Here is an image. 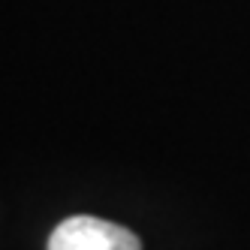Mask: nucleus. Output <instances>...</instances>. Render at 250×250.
I'll return each instance as SVG.
<instances>
[{
	"label": "nucleus",
	"instance_id": "f257e3e1",
	"mask_svg": "<svg viewBox=\"0 0 250 250\" xmlns=\"http://www.w3.org/2000/svg\"><path fill=\"white\" fill-rule=\"evenodd\" d=\"M48 250H142V241L118 223L79 214L51 232Z\"/></svg>",
	"mask_w": 250,
	"mask_h": 250
}]
</instances>
